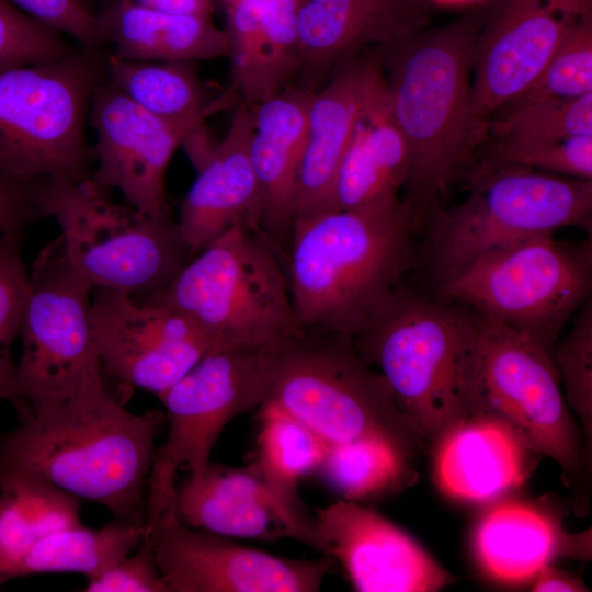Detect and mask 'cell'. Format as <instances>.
<instances>
[{"instance_id":"cell-34","label":"cell","mask_w":592,"mask_h":592,"mask_svg":"<svg viewBox=\"0 0 592 592\" xmlns=\"http://www.w3.org/2000/svg\"><path fill=\"white\" fill-rule=\"evenodd\" d=\"M494 145H523L592 134V93L534 102L494 115L487 135Z\"/></svg>"},{"instance_id":"cell-11","label":"cell","mask_w":592,"mask_h":592,"mask_svg":"<svg viewBox=\"0 0 592 592\" xmlns=\"http://www.w3.org/2000/svg\"><path fill=\"white\" fill-rule=\"evenodd\" d=\"M266 380V352L215 344L159 396L168 431L147 479L146 535L173 510L178 470L185 466L191 481L203 476L224 428L262 406Z\"/></svg>"},{"instance_id":"cell-43","label":"cell","mask_w":592,"mask_h":592,"mask_svg":"<svg viewBox=\"0 0 592 592\" xmlns=\"http://www.w3.org/2000/svg\"><path fill=\"white\" fill-rule=\"evenodd\" d=\"M123 2L174 14H191L212 18L213 0H121Z\"/></svg>"},{"instance_id":"cell-18","label":"cell","mask_w":592,"mask_h":592,"mask_svg":"<svg viewBox=\"0 0 592 592\" xmlns=\"http://www.w3.org/2000/svg\"><path fill=\"white\" fill-rule=\"evenodd\" d=\"M173 511L193 528L259 540L294 538L318 550L315 517L291 493L250 463L235 468L209 463L197 481L177 485Z\"/></svg>"},{"instance_id":"cell-29","label":"cell","mask_w":592,"mask_h":592,"mask_svg":"<svg viewBox=\"0 0 592 592\" xmlns=\"http://www.w3.org/2000/svg\"><path fill=\"white\" fill-rule=\"evenodd\" d=\"M105 77L138 106L173 123H205L235 94L229 90L213 98L193 61H127L109 56Z\"/></svg>"},{"instance_id":"cell-26","label":"cell","mask_w":592,"mask_h":592,"mask_svg":"<svg viewBox=\"0 0 592 592\" xmlns=\"http://www.w3.org/2000/svg\"><path fill=\"white\" fill-rule=\"evenodd\" d=\"M409 168V149L392 114L385 78L356 118L338 169L333 209L399 197Z\"/></svg>"},{"instance_id":"cell-22","label":"cell","mask_w":592,"mask_h":592,"mask_svg":"<svg viewBox=\"0 0 592 592\" xmlns=\"http://www.w3.org/2000/svg\"><path fill=\"white\" fill-rule=\"evenodd\" d=\"M379 50L338 68L311 96L299 169L295 219L333 209L338 169L356 118L384 81Z\"/></svg>"},{"instance_id":"cell-24","label":"cell","mask_w":592,"mask_h":592,"mask_svg":"<svg viewBox=\"0 0 592 592\" xmlns=\"http://www.w3.org/2000/svg\"><path fill=\"white\" fill-rule=\"evenodd\" d=\"M314 92L288 86L253 106L249 156L263 197V229L284 261L295 220L298 174Z\"/></svg>"},{"instance_id":"cell-19","label":"cell","mask_w":592,"mask_h":592,"mask_svg":"<svg viewBox=\"0 0 592 592\" xmlns=\"http://www.w3.org/2000/svg\"><path fill=\"white\" fill-rule=\"evenodd\" d=\"M318 550L337 559L361 592H432L452 577L418 543L378 513L340 500L318 509Z\"/></svg>"},{"instance_id":"cell-9","label":"cell","mask_w":592,"mask_h":592,"mask_svg":"<svg viewBox=\"0 0 592 592\" xmlns=\"http://www.w3.org/2000/svg\"><path fill=\"white\" fill-rule=\"evenodd\" d=\"M429 220L432 264L442 282L487 253L533 237L567 227L591 235L592 180L480 166L466 198Z\"/></svg>"},{"instance_id":"cell-36","label":"cell","mask_w":592,"mask_h":592,"mask_svg":"<svg viewBox=\"0 0 592 592\" xmlns=\"http://www.w3.org/2000/svg\"><path fill=\"white\" fill-rule=\"evenodd\" d=\"M23 231L0 236V398L14 401L16 363L12 345L20 334L29 291V271L22 258Z\"/></svg>"},{"instance_id":"cell-28","label":"cell","mask_w":592,"mask_h":592,"mask_svg":"<svg viewBox=\"0 0 592 592\" xmlns=\"http://www.w3.org/2000/svg\"><path fill=\"white\" fill-rule=\"evenodd\" d=\"M576 544L545 511L516 501L489 510L474 536L483 571L505 583L533 580L557 555L577 553Z\"/></svg>"},{"instance_id":"cell-17","label":"cell","mask_w":592,"mask_h":592,"mask_svg":"<svg viewBox=\"0 0 592 592\" xmlns=\"http://www.w3.org/2000/svg\"><path fill=\"white\" fill-rule=\"evenodd\" d=\"M95 132L90 179L117 190L132 207L152 215L170 213L166 173L183 139L198 125L173 123L145 111L106 77L95 89L88 112ZM203 124V123H202Z\"/></svg>"},{"instance_id":"cell-31","label":"cell","mask_w":592,"mask_h":592,"mask_svg":"<svg viewBox=\"0 0 592 592\" xmlns=\"http://www.w3.org/2000/svg\"><path fill=\"white\" fill-rule=\"evenodd\" d=\"M75 496L41 480L0 483V573L41 538L80 525Z\"/></svg>"},{"instance_id":"cell-40","label":"cell","mask_w":592,"mask_h":592,"mask_svg":"<svg viewBox=\"0 0 592 592\" xmlns=\"http://www.w3.org/2000/svg\"><path fill=\"white\" fill-rule=\"evenodd\" d=\"M86 592H168L151 540L145 536L138 550L106 570L88 578Z\"/></svg>"},{"instance_id":"cell-3","label":"cell","mask_w":592,"mask_h":592,"mask_svg":"<svg viewBox=\"0 0 592 592\" xmlns=\"http://www.w3.org/2000/svg\"><path fill=\"white\" fill-rule=\"evenodd\" d=\"M482 19L483 10L474 9L379 52L392 114L409 149L403 189L417 229L442 208L456 174L482 141L471 104Z\"/></svg>"},{"instance_id":"cell-39","label":"cell","mask_w":592,"mask_h":592,"mask_svg":"<svg viewBox=\"0 0 592 592\" xmlns=\"http://www.w3.org/2000/svg\"><path fill=\"white\" fill-rule=\"evenodd\" d=\"M70 50L61 33L0 0V69L52 61Z\"/></svg>"},{"instance_id":"cell-42","label":"cell","mask_w":592,"mask_h":592,"mask_svg":"<svg viewBox=\"0 0 592 592\" xmlns=\"http://www.w3.org/2000/svg\"><path fill=\"white\" fill-rule=\"evenodd\" d=\"M41 182L22 181L0 171V236L24 231L27 225L44 217Z\"/></svg>"},{"instance_id":"cell-12","label":"cell","mask_w":592,"mask_h":592,"mask_svg":"<svg viewBox=\"0 0 592 592\" xmlns=\"http://www.w3.org/2000/svg\"><path fill=\"white\" fill-rule=\"evenodd\" d=\"M93 288L69 262L60 236L38 251L29 272L14 374L13 405L24 418L70 398L101 366L90 325Z\"/></svg>"},{"instance_id":"cell-33","label":"cell","mask_w":592,"mask_h":592,"mask_svg":"<svg viewBox=\"0 0 592 592\" xmlns=\"http://www.w3.org/2000/svg\"><path fill=\"white\" fill-rule=\"evenodd\" d=\"M406 459L389 444L365 439L328 445L318 471L345 500L356 502L403 482Z\"/></svg>"},{"instance_id":"cell-1","label":"cell","mask_w":592,"mask_h":592,"mask_svg":"<svg viewBox=\"0 0 592 592\" xmlns=\"http://www.w3.org/2000/svg\"><path fill=\"white\" fill-rule=\"evenodd\" d=\"M163 423L162 411L127 410L100 366L70 398L0 435V483L37 479L146 527L147 479Z\"/></svg>"},{"instance_id":"cell-20","label":"cell","mask_w":592,"mask_h":592,"mask_svg":"<svg viewBox=\"0 0 592 592\" xmlns=\"http://www.w3.org/2000/svg\"><path fill=\"white\" fill-rule=\"evenodd\" d=\"M430 0H299L301 87L318 90L342 65L430 27Z\"/></svg>"},{"instance_id":"cell-45","label":"cell","mask_w":592,"mask_h":592,"mask_svg":"<svg viewBox=\"0 0 592 592\" xmlns=\"http://www.w3.org/2000/svg\"><path fill=\"white\" fill-rule=\"evenodd\" d=\"M220 1L225 4V7H228V5H230V4L235 3V2H238L240 0H220Z\"/></svg>"},{"instance_id":"cell-32","label":"cell","mask_w":592,"mask_h":592,"mask_svg":"<svg viewBox=\"0 0 592 592\" xmlns=\"http://www.w3.org/2000/svg\"><path fill=\"white\" fill-rule=\"evenodd\" d=\"M260 421L252 463L272 482L297 494L299 479L319 469L328 444L300 421L270 405L261 406Z\"/></svg>"},{"instance_id":"cell-14","label":"cell","mask_w":592,"mask_h":592,"mask_svg":"<svg viewBox=\"0 0 592 592\" xmlns=\"http://www.w3.org/2000/svg\"><path fill=\"white\" fill-rule=\"evenodd\" d=\"M90 325L102 371L158 397L215 345L180 311L106 287L92 291Z\"/></svg>"},{"instance_id":"cell-8","label":"cell","mask_w":592,"mask_h":592,"mask_svg":"<svg viewBox=\"0 0 592 592\" xmlns=\"http://www.w3.org/2000/svg\"><path fill=\"white\" fill-rule=\"evenodd\" d=\"M39 204L59 224L69 262L94 287L155 294L194 257L170 213L116 204L90 178L42 181Z\"/></svg>"},{"instance_id":"cell-16","label":"cell","mask_w":592,"mask_h":592,"mask_svg":"<svg viewBox=\"0 0 592 592\" xmlns=\"http://www.w3.org/2000/svg\"><path fill=\"white\" fill-rule=\"evenodd\" d=\"M168 592H315L332 559L277 557L181 523L167 512L146 535Z\"/></svg>"},{"instance_id":"cell-5","label":"cell","mask_w":592,"mask_h":592,"mask_svg":"<svg viewBox=\"0 0 592 592\" xmlns=\"http://www.w3.org/2000/svg\"><path fill=\"white\" fill-rule=\"evenodd\" d=\"M262 405L300 421L328 445L365 439L383 441L405 458L422 435L397 406L384 377L358 354L353 339L303 330L266 351Z\"/></svg>"},{"instance_id":"cell-30","label":"cell","mask_w":592,"mask_h":592,"mask_svg":"<svg viewBox=\"0 0 592 592\" xmlns=\"http://www.w3.org/2000/svg\"><path fill=\"white\" fill-rule=\"evenodd\" d=\"M146 527L116 519L101 528L81 524L49 534L0 573L5 582L37 573L75 572L93 577L112 567L141 543Z\"/></svg>"},{"instance_id":"cell-25","label":"cell","mask_w":592,"mask_h":592,"mask_svg":"<svg viewBox=\"0 0 592 592\" xmlns=\"http://www.w3.org/2000/svg\"><path fill=\"white\" fill-rule=\"evenodd\" d=\"M435 478L451 498L483 502L521 486L530 449L508 424L487 414H469L435 441Z\"/></svg>"},{"instance_id":"cell-21","label":"cell","mask_w":592,"mask_h":592,"mask_svg":"<svg viewBox=\"0 0 592 592\" xmlns=\"http://www.w3.org/2000/svg\"><path fill=\"white\" fill-rule=\"evenodd\" d=\"M252 130L253 106L240 103L181 202L177 223L193 255L232 228L264 231L262 192L249 156Z\"/></svg>"},{"instance_id":"cell-44","label":"cell","mask_w":592,"mask_h":592,"mask_svg":"<svg viewBox=\"0 0 592 592\" xmlns=\"http://www.w3.org/2000/svg\"><path fill=\"white\" fill-rule=\"evenodd\" d=\"M533 591L535 592H581L588 589L578 580L549 565L542 568L535 576Z\"/></svg>"},{"instance_id":"cell-46","label":"cell","mask_w":592,"mask_h":592,"mask_svg":"<svg viewBox=\"0 0 592 592\" xmlns=\"http://www.w3.org/2000/svg\"><path fill=\"white\" fill-rule=\"evenodd\" d=\"M1 435V434H0Z\"/></svg>"},{"instance_id":"cell-10","label":"cell","mask_w":592,"mask_h":592,"mask_svg":"<svg viewBox=\"0 0 592 592\" xmlns=\"http://www.w3.org/2000/svg\"><path fill=\"white\" fill-rule=\"evenodd\" d=\"M591 289V241L569 243L554 235L487 253L440 283L444 300L500 321L550 354Z\"/></svg>"},{"instance_id":"cell-23","label":"cell","mask_w":592,"mask_h":592,"mask_svg":"<svg viewBox=\"0 0 592 592\" xmlns=\"http://www.w3.org/2000/svg\"><path fill=\"white\" fill-rule=\"evenodd\" d=\"M299 0H240L226 7L231 88L255 106L288 87L300 66Z\"/></svg>"},{"instance_id":"cell-38","label":"cell","mask_w":592,"mask_h":592,"mask_svg":"<svg viewBox=\"0 0 592 592\" xmlns=\"http://www.w3.org/2000/svg\"><path fill=\"white\" fill-rule=\"evenodd\" d=\"M481 166L519 167L592 180V134L523 145H494Z\"/></svg>"},{"instance_id":"cell-37","label":"cell","mask_w":592,"mask_h":592,"mask_svg":"<svg viewBox=\"0 0 592 592\" xmlns=\"http://www.w3.org/2000/svg\"><path fill=\"white\" fill-rule=\"evenodd\" d=\"M551 357L565 389V400L578 414L591 446L592 433V301L577 311L570 330L558 338Z\"/></svg>"},{"instance_id":"cell-4","label":"cell","mask_w":592,"mask_h":592,"mask_svg":"<svg viewBox=\"0 0 592 592\" xmlns=\"http://www.w3.org/2000/svg\"><path fill=\"white\" fill-rule=\"evenodd\" d=\"M401 287L353 338L376 365L397 406L423 439L436 441L474 403L478 353L476 314Z\"/></svg>"},{"instance_id":"cell-7","label":"cell","mask_w":592,"mask_h":592,"mask_svg":"<svg viewBox=\"0 0 592 592\" xmlns=\"http://www.w3.org/2000/svg\"><path fill=\"white\" fill-rule=\"evenodd\" d=\"M93 48L0 69L1 172L26 182L90 178L86 119L106 59Z\"/></svg>"},{"instance_id":"cell-41","label":"cell","mask_w":592,"mask_h":592,"mask_svg":"<svg viewBox=\"0 0 592 592\" xmlns=\"http://www.w3.org/2000/svg\"><path fill=\"white\" fill-rule=\"evenodd\" d=\"M34 20L67 34L86 47L101 44L98 14L84 0H5Z\"/></svg>"},{"instance_id":"cell-15","label":"cell","mask_w":592,"mask_h":592,"mask_svg":"<svg viewBox=\"0 0 592 592\" xmlns=\"http://www.w3.org/2000/svg\"><path fill=\"white\" fill-rule=\"evenodd\" d=\"M592 14V0H494L476 38L473 57L474 125L488 124L537 77L568 32Z\"/></svg>"},{"instance_id":"cell-35","label":"cell","mask_w":592,"mask_h":592,"mask_svg":"<svg viewBox=\"0 0 592 592\" xmlns=\"http://www.w3.org/2000/svg\"><path fill=\"white\" fill-rule=\"evenodd\" d=\"M588 93H592V14L568 32L533 82L496 115L538 101Z\"/></svg>"},{"instance_id":"cell-27","label":"cell","mask_w":592,"mask_h":592,"mask_svg":"<svg viewBox=\"0 0 592 592\" xmlns=\"http://www.w3.org/2000/svg\"><path fill=\"white\" fill-rule=\"evenodd\" d=\"M110 56L127 61H198L226 56L224 30L212 18L166 13L116 0L98 14Z\"/></svg>"},{"instance_id":"cell-2","label":"cell","mask_w":592,"mask_h":592,"mask_svg":"<svg viewBox=\"0 0 592 592\" xmlns=\"http://www.w3.org/2000/svg\"><path fill=\"white\" fill-rule=\"evenodd\" d=\"M415 230L401 196L296 218L285 269L301 328L356 337L413 266Z\"/></svg>"},{"instance_id":"cell-6","label":"cell","mask_w":592,"mask_h":592,"mask_svg":"<svg viewBox=\"0 0 592 592\" xmlns=\"http://www.w3.org/2000/svg\"><path fill=\"white\" fill-rule=\"evenodd\" d=\"M145 296L186 316L214 344L265 352L304 330L284 259L260 229H230Z\"/></svg>"},{"instance_id":"cell-13","label":"cell","mask_w":592,"mask_h":592,"mask_svg":"<svg viewBox=\"0 0 592 592\" xmlns=\"http://www.w3.org/2000/svg\"><path fill=\"white\" fill-rule=\"evenodd\" d=\"M476 314L478 353L470 414L508 424L526 446L578 473L582 447L551 354L530 337Z\"/></svg>"}]
</instances>
